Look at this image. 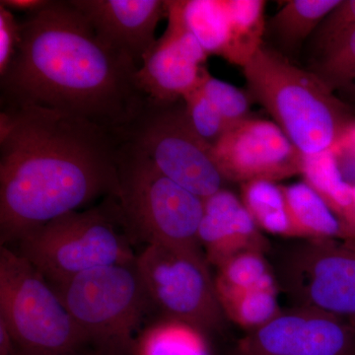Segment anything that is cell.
<instances>
[{
  "mask_svg": "<svg viewBox=\"0 0 355 355\" xmlns=\"http://www.w3.org/2000/svg\"><path fill=\"white\" fill-rule=\"evenodd\" d=\"M225 181L277 182L302 174L304 154L273 121L251 116L233 125L212 147Z\"/></svg>",
  "mask_w": 355,
  "mask_h": 355,
  "instance_id": "7c38bea8",
  "label": "cell"
},
{
  "mask_svg": "<svg viewBox=\"0 0 355 355\" xmlns=\"http://www.w3.org/2000/svg\"><path fill=\"white\" fill-rule=\"evenodd\" d=\"M116 198L133 240L205 256L198 240L205 200L166 177L128 144L121 147Z\"/></svg>",
  "mask_w": 355,
  "mask_h": 355,
  "instance_id": "5b68a950",
  "label": "cell"
},
{
  "mask_svg": "<svg viewBox=\"0 0 355 355\" xmlns=\"http://www.w3.org/2000/svg\"><path fill=\"white\" fill-rule=\"evenodd\" d=\"M296 238L305 240L354 238L333 210L304 181L282 186Z\"/></svg>",
  "mask_w": 355,
  "mask_h": 355,
  "instance_id": "e0dca14e",
  "label": "cell"
},
{
  "mask_svg": "<svg viewBox=\"0 0 355 355\" xmlns=\"http://www.w3.org/2000/svg\"><path fill=\"white\" fill-rule=\"evenodd\" d=\"M191 127L209 146L214 147L227 132L229 125L205 95L200 84L183 98Z\"/></svg>",
  "mask_w": 355,
  "mask_h": 355,
  "instance_id": "484cf974",
  "label": "cell"
},
{
  "mask_svg": "<svg viewBox=\"0 0 355 355\" xmlns=\"http://www.w3.org/2000/svg\"><path fill=\"white\" fill-rule=\"evenodd\" d=\"M168 20L164 35L144 57L137 79L150 99L175 103L202 83L209 55L176 18L168 16Z\"/></svg>",
  "mask_w": 355,
  "mask_h": 355,
  "instance_id": "5bb4252c",
  "label": "cell"
},
{
  "mask_svg": "<svg viewBox=\"0 0 355 355\" xmlns=\"http://www.w3.org/2000/svg\"><path fill=\"white\" fill-rule=\"evenodd\" d=\"M266 6L263 0H184L166 1V10L207 55L243 69L263 46Z\"/></svg>",
  "mask_w": 355,
  "mask_h": 355,
  "instance_id": "8fae6325",
  "label": "cell"
},
{
  "mask_svg": "<svg viewBox=\"0 0 355 355\" xmlns=\"http://www.w3.org/2000/svg\"><path fill=\"white\" fill-rule=\"evenodd\" d=\"M139 355H207L202 331L178 320L156 324L135 345Z\"/></svg>",
  "mask_w": 355,
  "mask_h": 355,
  "instance_id": "44dd1931",
  "label": "cell"
},
{
  "mask_svg": "<svg viewBox=\"0 0 355 355\" xmlns=\"http://www.w3.org/2000/svg\"><path fill=\"white\" fill-rule=\"evenodd\" d=\"M217 270L214 286L218 300L261 287L277 286L265 254L261 252L236 254Z\"/></svg>",
  "mask_w": 355,
  "mask_h": 355,
  "instance_id": "7402d4cb",
  "label": "cell"
},
{
  "mask_svg": "<svg viewBox=\"0 0 355 355\" xmlns=\"http://www.w3.org/2000/svg\"><path fill=\"white\" fill-rule=\"evenodd\" d=\"M279 275L294 305L355 324V238L299 243L284 259Z\"/></svg>",
  "mask_w": 355,
  "mask_h": 355,
  "instance_id": "30bf717a",
  "label": "cell"
},
{
  "mask_svg": "<svg viewBox=\"0 0 355 355\" xmlns=\"http://www.w3.org/2000/svg\"><path fill=\"white\" fill-rule=\"evenodd\" d=\"M0 321L10 331L17 354L69 355L88 347L50 282L7 246L0 247Z\"/></svg>",
  "mask_w": 355,
  "mask_h": 355,
  "instance_id": "52a82bcc",
  "label": "cell"
},
{
  "mask_svg": "<svg viewBox=\"0 0 355 355\" xmlns=\"http://www.w3.org/2000/svg\"><path fill=\"white\" fill-rule=\"evenodd\" d=\"M342 101L355 102V32L309 69Z\"/></svg>",
  "mask_w": 355,
  "mask_h": 355,
  "instance_id": "603a6c76",
  "label": "cell"
},
{
  "mask_svg": "<svg viewBox=\"0 0 355 355\" xmlns=\"http://www.w3.org/2000/svg\"><path fill=\"white\" fill-rule=\"evenodd\" d=\"M110 46L125 53L141 67L157 40L155 30L167 16L161 0H69Z\"/></svg>",
  "mask_w": 355,
  "mask_h": 355,
  "instance_id": "9a60e30c",
  "label": "cell"
},
{
  "mask_svg": "<svg viewBox=\"0 0 355 355\" xmlns=\"http://www.w3.org/2000/svg\"><path fill=\"white\" fill-rule=\"evenodd\" d=\"M340 0H291L268 22L273 38L286 50H296L316 32L326 16Z\"/></svg>",
  "mask_w": 355,
  "mask_h": 355,
  "instance_id": "d6986e66",
  "label": "cell"
},
{
  "mask_svg": "<svg viewBox=\"0 0 355 355\" xmlns=\"http://www.w3.org/2000/svg\"><path fill=\"white\" fill-rule=\"evenodd\" d=\"M355 32V0H340L314 33L316 57L336 48Z\"/></svg>",
  "mask_w": 355,
  "mask_h": 355,
  "instance_id": "4316f807",
  "label": "cell"
},
{
  "mask_svg": "<svg viewBox=\"0 0 355 355\" xmlns=\"http://www.w3.org/2000/svg\"><path fill=\"white\" fill-rule=\"evenodd\" d=\"M352 193H354V205H355V186H352Z\"/></svg>",
  "mask_w": 355,
  "mask_h": 355,
  "instance_id": "1f68e13d",
  "label": "cell"
},
{
  "mask_svg": "<svg viewBox=\"0 0 355 355\" xmlns=\"http://www.w3.org/2000/svg\"><path fill=\"white\" fill-rule=\"evenodd\" d=\"M224 315L240 327L253 331L277 316V286L261 287L219 299Z\"/></svg>",
  "mask_w": 355,
  "mask_h": 355,
  "instance_id": "cb8c5ba5",
  "label": "cell"
},
{
  "mask_svg": "<svg viewBox=\"0 0 355 355\" xmlns=\"http://www.w3.org/2000/svg\"><path fill=\"white\" fill-rule=\"evenodd\" d=\"M232 191L222 189L205 200L198 240L209 265H223L248 251L266 253L268 242Z\"/></svg>",
  "mask_w": 355,
  "mask_h": 355,
  "instance_id": "2e32d148",
  "label": "cell"
},
{
  "mask_svg": "<svg viewBox=\"0 0 355 355\" xmlns=\"http://www.w3.org/2000/svg\"><path fill=\"white\" fill-rule=\"evenodd\" d=\"M118 137L83 120L36 106L0 112V241L119 193Z\"/></svg>",
  "mask_w": 355,
  "mask_h": 355,
  "instance_id": "6da1fadb",
  "label": "cell"
},
{
  "mask_svg": "<svg viewBox=\"0 0 355 355\" xmlns=\"http://www.w3.org/2000/svg\"><path fill=\"white\" fill-rule=\"evenodd\" d=\"M20 36L0 76L1 107L53 110L121 140L148 101L135 60L105 44L69 0H49L26 14Z\"/></svg>",
  "mask_w": 355,
  "mask_h": 355,
  "instance_id": "7a4b0ae2",
  "label": "cell"
},
{
  "mask_svg": "<svg viewBox=\"0 0 355 355\" xmlns=\"http://www.w3.org/2000/svg\"><path fill=\"white\" fill-rule=\"evenodd\" d=\"M17 347L10 331L4 322L0 321V355H16Z\"/></svg>",
  "mask_w": 355,
  "mask_h": 355,
  "instance_id": "f546056e",
  "label": "cell"
},
{
  "mask_svg": "<svg viewBox=\"0 0 355 355\" xmlns=\"http://www.w3.org/2000/svg\"><path fill=\"white\" fill-rule=\"evenodd\" d=\"M121 141L144 153L166 177L202 200L223 189L225 180L212 157V147L191 127L183 100L162 103L148 98Z\"/></svg>",
  "mask_w": 355,
  "mask_h": 355,
  "instance_id": "ba28073f",
  "label": "cell"
},
{
  "mask_svg": "<svg viewBox=\"0 0 355 355\" xmlns=\"http://www.w3.org/2000/svg\"><path fill=\"white\" fill-rule=\"evenodd\" d=\"M200 88L229 127L232 128L251 118L250 112L254 100L249 92L216 78L209 73V70L203 76Z\"/></svg>",
  "mask_w": 355,
  "mask_h": 355,
  "instance_id": "d4e9b609",
  "label": "cell"
},
{
  "mask_svg": "<svg viewBox=\"0 0 355 355\" xmlns=\"http://www.w3.org/2000/svg\"><path fill=\"white\" fill-rule=\"evenodd\" d=\"M137 265L153 305L168 319L200 331L220 329L225 320L205 256L165 245H147Z\"/></svg>",
  "mask_w": 355,
  "mask_h": 355,
  "instance_id": "9c48e42d",
  "label": "cell"
},
{
  "mask_svg": "<svg viewBox=\"0 0 355 355\" xmlns=\"http://www.w3.org/2000/svg\"><path fill=\"white\" fill-rule=\"evenodd\" d=\"M133 239L116 197L34 229L17 242L18 253L51 284L95 268L132 263Z\"/></svg>",
  "mask_w": 355,
  "mask_h": 355,
  "instance_id": "277c9868",
  "label": "cell"
},
{
  "mask_svg": "<svg viewBox=\"0 0 355 355\" xmlns=\"http://www.w3.org/2000/svg\"><path fill=\"white\" fill-rule=\"evenodd\" d=\"M234 355H355V324L293 306L238 342Z\"/></svg>",
  "mask_w": 355,
  "mask_h": 355,
  "instance_id": "4fadbf2b",
  "label": "cell"
},
{
  "mask_svg": "<svg viewBox=\"0 0 355 355\" xmlns=\"http://www.w3.org/2000/svg\"><path fill=\"white\" fill-rule=\"evenodd\" d=\"M241 202L261 230L282 237L296 238L282 186L256 180L241 184Z\"/></svg>",
  "mask_w": 355,
  "mask_h": 355,
  "instance_id": "ffe728a7",
  "label": "cell"
},
{
  "mask_svg": "<svg viewBox=\"0 0 355 355\" xmlns=\"http://www.w3.org/2000/svg\"><path fill=\"white\" fill-rule=\"evenodd\" d=\"M305 183L314 189L355 238V205L352 186L345 181L334 151L304 155Z\"/></svg>",
  "mask_w": 355,
  "mask_h": 355,
  "instance_id": "ac0fdd59",
  "label": "cell"
},
{
  "mask_svg": "<svg viewBox=\"0 0 355 355\" xmlns=\"http://www.w3.org/2000/svg\"><path fill=\"white\" fill-rule=\"evenodd\" d=\"M20 40V21L12 11L0 4V76L12 62Z\"/></svg>",
  "mask_w": 355,
  "mask_h": 355,
  "instance_id": "83f0119b",
  "label": "cell"
},
{
  "mask_svg": "<svg viewBox=\"0 0 355 355\" xmlns=\"http://www.w3.org/2000/svg\"><path fill=\"white\" fill-rule=\"evenodd\" d=\"M48 2L49 0H1L0 4L11 11H23L30 14L43 8Z\"/></svg>",
  "mask_w": 355,
  "mask_h": 355,
  "instance_id": "f1b7e54d",
  "label": "cell"
},
{
  "mask_svg": "<svg viewBox=\"0 0 355 355\" xmlns=\"http://www.w3.org/2000/svg\"><path fill=\"white\" fill-rule=\"evenodd\" d=\"M248 92L304 155L335 150L355 127L347 103L265 43L243 67Z\"/></svg>",
  "mask_w": 355,
  "mask_h": 355,
  "instance_id": "3957f363",
  "label": "cell"
},
{
  "mask_svg": "<svg viewBox=\"0 0 355 355\" xmlns=\"http://www.w3.org/2000/svg\"><path fill=\"white\" fill-rule=\"evenodd\" d=\"M51 286L94 354H133L135 336L153 305L137 260L95 268Z\"/></svg>",
  "mask_w": 355,
  "mask_h": 355,
  "instance_id": "8992f818",
  "label": "cell"
},
{
  "mask_svg": "<svg viewBox=\"0 0 355 355\" xmlns=\"http://www.w3.org/2000/svg\"><path fill=\"white\" fill-rule=\"evenodd\" d=\"M16 355H26V354H17ZM69 355H99V354H84V352H79V354H69Z\"/></svg>",
  "mask_w": 355,
  "mask_h": 355,
  "instance_id": "4dcf8cb0",
  "label": "cell"
}]
</instances>
